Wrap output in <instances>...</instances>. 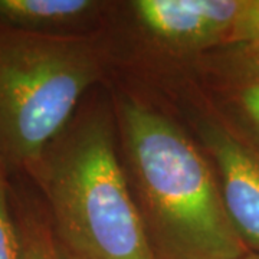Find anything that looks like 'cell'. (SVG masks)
<instances>
[{
  "mask_svg": "<svg viewBox=\"0 0 259 259\" xmlns=\"http://www.w3.org/2000/svg\"><path fill=\"white\" fill-rule=\"evenodd\" d=\"M121 133L140 214L156 259H236L249 250L203 154L166 115L121 105Z\"/></svg>",
  "mask_w": 259,
  "mask_h": 259,
  "instance_id": "obj_1",
  "label": "cell"
},
{
  "mask_svg": "<svg viewBox=\"0 0 259 259\" xmlns=\"http://www.w3.org/2000/svg\"><path fill=\"white\" fill-rule=\"evenodd\" d=\"M74 259H156L105 110L74 115L28 171Z\"/></svg>",
  "mask_w": 259,
  "mask_h": 259,
  "instance_id": "obj_2",
  "label": "cell"
},
{
  "mask_svg": "<svg viewBox=\"0 0 259 259\" xmlns=\"http://www.w3.org/2000/svg\"><path fill=\"white\" fill-rule=\"evenodd\" d=\"M98 76V61L82 36L0 26V164L6 171L30 170Z\"/></svg>",
  "mask_w": 259,
  "mask_h": 259,
  "instance_id": "obj_3",
  "label": "cell"
},
{
  "mask_svg": "<svg viewBox=\"0 0 259 259\" xmlns=\"http://www.w3.org/2000/svg\"><path fill=\"white\" fill-rule=\"evenodd\" d=\"M243 0H136L134 18L148 36L175 52L229 40Z\"/></svg>",
  "mask_w": 259,
  "mask_h": 259,
  "instance_id": "obj_4",
  "label": "cell"
},
{
  "mask_svg": "<svg viewBox=\"0 0 259 259\" xmlns=\"http://www.w3.org/2000/svg\"><path fill=\"white\" fill-rule=\"evenodd\" d=\"M199 134L216 167L235 231L246 249L259 253V154L222 125L202 122Z\"/></svg>",
  "mask_w": 259,
  "mask_h": 259,
  "instance_id": "obj_5",
  "label": "cell"
},
{
  "mask_svg": "<svg viewBox=\"0 0 259 259\" xmlns=\"http://www.w3.org/2000/svg\"><path fill=\"white\" fill-rule=\"evenodd\" d=\"M102 6L95 0H0V26L42 36H81Z\"/></svg>",
  "mask_w": 259,
  "mask_h": 259,
  "instance_id": "obj_6",
  "label": "cell"
},
{
  "mask_svg": "<svg viewBox=\"0 0 259 259\" xmlns=\"http://www.w3.org/2000/svg\"><path fill=\"white\" fill-rule=\"evenodd\" d=\"M13 212L22 236L23 259H74L59 241L45 209L18 200Z\"/></svg>",
  "mask_w": 259,
  "mask_h": 259,
  "instance_id": "obj_7",
  "label": "cell"
},
{
  "mask_svg": "<svg viewBox=\"0 0 259 259\" xmlns=\"http://www.w3.org/2000/svg\"><path fill=\"white\" fill-rule=\"evenodd\" d=\"M6 168L0 164V259H23V245L15 218Z\"/></svg>",
  "mask_w": 259,
  "mask_h": 259,
  "instance_id": "obj_8",
  "label": "cell"
},
{
  "mask_svg": "<svg viewBox=\"0 0 259 259\" xmlns=\"http://www.w3.org/2000/svg\"><path fill=\"white\" fill-rule=\"evenodd\" d=\"M229 40L243 45L259 61V0H243Z\"/></svg>",
  "mask_w": 259,
  "mask_h": 259,
  "instance_id": "obj_9",
  "label": "cell"
},
{
  "mask_svg": "<svg viewBox=\"0 0 259 259\" xmlns=\"http://www.w3.org/2000/svg\"><path fill=\"white\" fill-rule=\"evenodd\" d=\"M239 101L248 117L259 127V75L242 87Z\"/></svg>",
  "mask_w": 259,
  "mask_h": 259,
  "instance_id": "obj_10",
  "label": "cell"
},
{
  "mask_svg": "<svg viewBox=\"0 0 259 259\" xmlns=\"http://www.w3.org/2000/svg\"><path fill=\"white\" fill-rule=\"evenodd\" d=\"M236 259H259V253H256V252H248V253H245V255H242V256Z\"/></svg>",
  "mask_w": 259,
  "mask_h": 259,
  "instance_id": "obj_11",
  "label": "cell"
}]
</instances>
